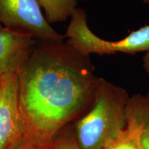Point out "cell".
I'll return each instance as SVG.
<instances>
[{
  "instance_id": "cell-1",
  "label": "cell",
  "mask_w": 149,
  "mask_h": 149,
  "mask_svg": "<svg viewBox=\"0 0 149 149\" xmlns=\"http://www.w3.org/2000/svg\"><path fill=\"white\" fill-rule=\"evenodd\" d=\"M95 70L90 56L66 42L37 41L17 74L24 136L53 141L84 115L100 81Z\"/></svg>"
},
{
  "instance_id": "cell-2",
  "label": "cell",
  "mask_w": 149,
  "mask_h": 149,
  "mask_svg": "<svg viewBox=\"0 0 149 149\" xmlns=\"http://www.w3.org/2000/svg\"><path fill=\"white\" fill-rule=\"evenodd\" d=\"M125 89L100 77L93 103L88 111L70 124L80 149H103L126 127Z\"/></svg>"
},
{
  "instance_id": "cell-3",
  "label": "cell",
  "mask_w": 149,
  "mask_h": 149,
  "mask_svg": "<svg viewBox=\"0 0 149 149\" xmlns=\"http://www.w3.org/2000/svg\"><path fill=\"white\" fill-rule=\"evenodd\" d=\"M66 43L86 56L125 53L135 55L149 51V24L132 31L121 40L109 41L96 35L88 27L87 14L84 9L76 8L70 17L65 34Z\"/></svg>"
},
{
  "instance_id": "cell-4",
  "label": "cell",
  "mask_w": 149,
  "mask_h": 149,
  "mask_svg": "<svg viewBox=\"0 0 149 149\" xmlns=\"http://www.w3.org/2000/svg\"><path fill=\"white\" fill-rule=\"evenodd\" d=\"M0 24L31 35L38 42H64L43 14L37 0H0Z\"/></svg>"
},
{
  "instance_id": "cell-5",
  "label": "cell",
  "mask_w": 149,
  "mask_h": 149,
  "mask_svg": "<svg viewBox=\"0 0 149 149\" xmlns=\"http://www.w3.org/2000/svg\"><path fill=\"white\" fill-rule=\"evenodd\" d=\"M17 73L0 77V149H14L23 137Z\"/></svg>"
},
{
  "instance_id": "cell-6",
  "label": "cell",
  "mask_w": 149,
  "mask_h": 149,
  "mask_svg": "<svg viewBox=\"0 0 149 149\" xmlns=\"http://www.w3.org/2000/svg\"><path fill=\"white\" fill-rule=\"evenodd\" d=\"M36 42L29 33L0 24V76L18 74Z\"/></svg>"
},
{
  "instance_id": "cell-7",
  "label": "cell",
  "mask_w": 149,
  "mask_h": 149,
  "mask_svg": "<svg viewBox=\"0 0 149 149\" xmlns=\"http://www.w3.org/2000/svg\"><path fill=\"white\" fill-rule=\"evenodd\" d=\"M126 127L103 149H142V124L137 95L130 96L126 107Z\"/></svg>"
},
{
  "instance_id": "cell-8",
  "label": "cell",
  "mask_w": 149,
  "mask_h": 149,
  "mask_svg": "<svg viewBox=\"0 0 149 149\" xmlns=\"http://www.w3.org/2000/svg\"><path fill=\"white\" fill-rule=\"evenodd\" d=\"M37 1L44 10V16L50 24L66 21L77 5V0H37Z\"/></svg>"
},
{
  "instance_id": "cell-9",
  "label": "cell",
  "mask_w": 149,
  "mask_h": 149,
  "mask_svg": "<svg viewBox=\"0 0 149 149\" xmlns=\"http://www.w3.org/2000/svg\"><path fill=\"white\" fill-rule=\"evenodd\" d=\"M137 95L140 111L142 129L141 133V146L142 149H149V94Z\"/></svg>"
},
{
  "instance_id": "cell-10",
  "label": "cell",
  "mask_w": 149,
  "mask_h": 149,
  "mask_svg": "<svg viewBox=\"0 0 149 149\" xmlns=\"http://www.w3.org/2000/svg\"><path fill=\"white\" fill-rule=\"evenodd\" d=\"M54 149H80L70 124L63 128L54 139Z\"/></svg>"
},
{
  "instance_id": "cell-11",
  "label": "cell",
  "mask_w": 149,
  "mask_h": 149,
  "mask_svg": "<svg viewBox=\"0 0 149 149\" xmlns=\"http://www.w3.org/2000/svg\"><path fill=\"white\" fill-rule=\"evenodd\" d=\"M14 149H54V139L51 141H40L23 135Z\"/></svg>"
},
{
  "instance_id": "cell-12",
  "label": "cell",
  "mask_w": 149,
  "mask_h": 149,
  "mask_svg": "<svg viewBox=\"0 0 149 149\" xmlns=\"http://www.w3.org/2000/svg\"><path fill=\"white\" fill-rule=\"evenodd\" d=\"M143 67L145 70L149 74V51L145 53V55L143 57ZM149 94V93H148Z\"/></svg>"
},
{
  "instance_id": "cell-13",
  "label": "cell",
  "mask_w": 149,
  "mask_h": 149,
  "mask_svg": "<svg viewBox=\"0 0 149 149\" xmlns=\"http://www.w3.org/2000/svg\"><path fill=\"white\" fill-rule=\"evenodd\" d=\"M143 1H144L146 3H149V0H143Z\"/></svg>"
},
{
  "instance_id": "cell-14",
  "label": "cell",
  "mask_w": 149,
  "mask_h": 149,
  "mask_svg": "<svg viewBox=\"0 0 149 149\" xmlns=\"http://www.w3.org/2000/svg\"><path fill=\"white\" fill-rule=\"evenodd\" d=\"M0 77H1V76H0Z\"/></svg>"
}]
</instances>
